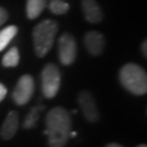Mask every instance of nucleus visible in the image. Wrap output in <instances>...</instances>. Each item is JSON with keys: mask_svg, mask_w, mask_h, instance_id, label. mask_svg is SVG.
<instances>
[{"mask_svg": "<svg viewBox=\"0 0 147 147\" xmlns=\"http://www.w3.org/2000/svg\"><path fill=\"white\" fill-rule=\"evenodd\" d=\"M72 129L71 113L63 107H55L46 116V130L49 147H64Z\"/></svg>", "mask_w": 147, "mask_h": 147, "instance_id": "nucleus-1", "label": "nucleus"}, {"mask_svg": "<svg viewBox=\"0 0 147 147\" xmlns=\"http://www.w3.org/2000/svg\"><path fill=\"white\" fill-rule=\"evenodd\" d=\"M119 80L122 86L131 94L145 95L147 93L146 71L136 63H126L119 72Z\"/></svg>", "mask_w": 147, "mask_h": 147, "instance_id": "nucleus-2", "label": "nucleus"}, {"mask_svg": "<svg viewBox=\"0 0 147 147\" xmlns=\"http://www.w3.org/2000/svg\"><path fill=\"white\" fill-rule=\"evenodd\" d=\"M58 32V23L53 20H44L33 30L34 50L37 57L42 58L53 48Z\"/></svg>", "mask_w": 147, "mask_h": 147, "instance_id": "nucleus-3", "label": "nucleus"}, {"mask_svg": "<svg viewBox=\"0 0 147 147\" xmlns=\"http://www.w3.org/2000/svg\"><path fill=\"white\" fill-rule=\"evenodd\" d=\"M42 90L46 98L56 97L61 85V72L55 63L46 64L42 71Z\"/></svg>", "mask_w": 147, "mask_h": 147, "instance_id": "nucleus-4", "label": "nucleus"}, {"mask_svg": "<svg viewBox=\"0 0 147 147\" xmlns=\"http://www.w3.org/2000/svg\"><path fill=\"white\" fill-rule=\"evenodd\" d=\"M35 90V82L30 74H24L19 79L14 90L12 93V99L16 105L23 106L31 100Z\"/></svg>", "mask_w": 147, "mask_h": 147, "instance_id": "nucleus-5", "label": "nucleus"}, {"mask_svg": "<svg viewBox=\"0 0 147 147\" xmlns=\"http://www.w3.org/2000/svg\"><path fill=\"white\" fill-rule=\"evenodd\" d=\"M59 60L63 65H71L76 59L78 46L76 40L71 34H62L58 42Z\"/></svg>", "mask_w": 147, "mask_h": 147, "instance_id": "nucleus-6", "label": "nucleus"}, {"mask_svg": "<svg viewBox=\"0 0 147 147\" xmlns=\"http://www.w3.org/2000/svg\"><path fill=\"white\" fill-rule=\"evenodd\" d=\"M78 100L85 119L88 122H97L99 119V110L92 93L88 90H81Z\"/></svg>", "mask_w": 147, "mask_h": 147, "instance_id": "nucleus-7", "label": "nucleus"}, {"mask_svg": "<svg viewBox=\"0 0 147 147\" xmlns=\"http://www.w3.org/2000/svg\"><path fill=\"white\" fill-rule=\"evenodd\" d=\"M84 45L89 55L97 57L102 53L106 47L105 36L96 31H89L84 36Z\"/></svg>", "mask_w": 147, "mask_h": 147, "instance_id": "nucleus-8", "label": "nucleus"}, {"mask_svg": "<svg viewBox=\"0 0 147 147\" xmlns=\"http://www.w3.org/2000/svg\"><path fill=\"white\" fill-rule=\"evenodd\" d=\"M19 125H20L19 113L14 110L10 111L5 117L2 126H1V130H0L1 138L5 141H9L11 138H13L19 130Z\"/></svg>", "mask_w": 147, "mask_h": 147, "instance_id": "nucleus-9", "label": "nucleus"}, {"mask_svg": "<svg viewBox=\"0 0 147 147\" xmlns=\"http://www.w3.org/2000/svg\"><path fill=\"white\" fill-rule=\"evenodd\" d=\"M81 3L86 21L92 24H97L102 21L104 13L96 0H82Z\"/></svg>", "mask_w": 147, "mask_h": 147, "instance_id": "nucleus-10", "label": "nucleus"}, {"mask_svg": "<svg viewBox=\"0 0 147 147\" xmlns=\"http://www.w3.org/2000/svg\"><path fill=\"white\" fill-rule=\"evenodd\" d=\"M46 109V107L44 105H36L34 107H32L30 112L26 115L25 119L23 121V127L25 130H31L33 127L36 126V123L39 120V117L42 111Z\"/></svg>", "mask_w": 147, "mask_h": 147, "instance_id": "nucleus-11", "label": "nucleus"}, {"mask_svg": "<svg viewBox=\"0 0 147 147\" xmlns=\"http://www.w3.org/2000/svg\"><path fill=\"white\" fill-rule=\"evenodd\" d=\"M47 5V0H27L26 16L28 19L34 20L42 14Z\"/></svg>", "mask_w": 147, "mask_h": 147, "instance_id": "nucleus-12", "label": "nucleus"}, {"mask_svg": "<svg viewBox=\"0 0 147 147\" xmlns=\"http://www.w3.org/2000/svg\"><path fill=\"white\" fill-rule=\"evenodd\" d=\"M16 33H18V27L14 25L7 26L0 31V51H2L10 44V42L16 35Z\"/></svg>", "mask_w": 147, "mask_h": 147, "instance_id": "nucleus-13", "label": "nucleus"}, {"mask_svg": "<svg viewBox=\"0 0 147 147\" xmlns=\"http://www.w3.org/2000/svg\"><path fill=\"white\" fill-rule=\"evenodd\" d=\"M20 62V53L16 47H12L3 56L2 58V64L7 68H14Z\"/></svg>", "mask_w": 147, "mask_h": 147, "instance_id": "nucleus-14", "label": "nucleus"}, {"mask_svg": "<svg viewBox=\"0 0 147 147\" xmlns=\"http://www.w3.org/2000/svg\"><path fill=\"white\" fill-rule=\"evenodd\" d=\"M48 7H49V10L57 16L67 13L70 9V5L65 0H49Z\"/></svg>", "mask_w": 147, "mask_h": 147, "instance_id": "nucleus-15", "label": "nucleus"}, {"mask_svg": "<svg viewBox=\"0 0 147 147\" xmlns=\"http://www.w3.org/2000/svg\"><path fill=\"white\" fill-rule=\"evenodd\" d=\"M8 20V12L2 7H0V26H2Z\"/></svg>", "mask_w": 147, "mask_h": 147, "instance_id": "nucleus-16", "label": "nucleus"}, {"mask_svg": "<svg viewBox=\"0 0 147 147\" xmlns=\"http://www.w3.org/2000/svg\"><path fill=\"white\" fill-rule=\"evenodd\" d=\"M7 88H5V86L2 83H0V101H2V100L5 99V95H7Z\"/></svg>", "mask_w": 147, "mask_h": 147, "instance_id": "nucleus-17", "label": "nucleus"}, {"mask_svg": "<svg viewBox=\"0 0 147 147\" xmlns=\"http://www.w3.org/2000/svg\"><path fill=\"white\" fill-rule=\"evenodd\" d=\"M141 50H142V53L146 57L147 56V40H144L142 44V48H141Z\"/></svg>", "mask_w": 147, "mask_h": 147, "instance_id": "nucleus-18", "label": "nucleus"}, {"mask_svg": "<svg viewBox=\"0 0 147 147\" xmlns=\"http://www.w3.org/2000/svg\"><path fill=\"white\" fill-rule=\"evenodd\" d=\"M106 147H123L122 145L118 144V143H109L108 145H106Z\"/></svg>", "mask_w": 147, "mask_h": 147, "instance_id": "nucleus-19", "label": "nucleus"}, {"mask_svg": "<svg viewBox=\"0 0 147 147\" xmlns=\"http://www.w3.org/2000/svg\"><path fill=\"white\" fill-rule=\"evenodd\" d=\"M136 147H147V146H146V144H140V145Z\"/></svg>", "mask_w": 147, "mask_h": 147, "instance_id": "nucleus-20", "label": "nucleus"}]
</instances>
